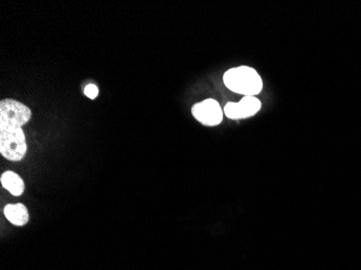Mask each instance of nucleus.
Wrapping results in <instances>:
<instances>
[{
	"label": "nucleus",
	"mask_w": 361,
	"mask_h": 270,
	"mask_svg": "<svg viewBox=\"0 0 361 270\" xmlns=\"http://www.w3.org/2000/svg\"><path fill=\"white\" fill-rule=\"evenodd\" d=\"M1 184L4 188L13 196H21L25 190L23 180L18 174L12 171H7L1 176Z\"/></svg>",
	"instance_id": "obj_7"
},
{
	"label": "nucleus",
	"mask_w": 361,
	"mask_h": 270,
	"mask_svg": "<svg viewBox=\"0 0 361 270\" xmlns=\"http://www.w3.org/2000/svg\"><path fill=\"white\" fill-rule=\"evenodd\" d=\"M32 111L16 99H4L0 103V125H19L23 127L30 121Z\"/></svg>",
	"instance_id": "obj_3"
},
{
	"label": "nucleus",
	"mask_w": 361,
	"mask_h": 270,
	"mask_svg": "<svg viewBox=\"0 0 361 270\" xmlns=\"http://www.w3.org/2000/svg\"><path fill=\"white\" fill-rule=\"evenodd\" d=\"M27 152L25 134L19 125H0V153L6 159L20 161Z\"/></svg>",
	"instance_id": "obj_2"
},
{
	"label": "nucleus",
	"mask_w": 361,
	"mask_h": 270,
	"mask_svg": "<svg viewBox=\"0 0 361 270\" xmlns=\"http://www.w3.org/2000/svg\"><path fill=\"white\" fill-rule=\"evenodd\" d=\"M84 93L89 97V99H94L95 97L99 95V89H97V87L95 86V85H92V83H91V85H88V86L85 88Z\"/></svg>",
	"instance_id": "obj_8"
},
{
	"label": "nucleus",
	"mask_w": 361,
	"mask_h": 270,
	"mask_svg": "<svg viewBox=\"0 0 361 270\" xmlns=\"http://www.w3.org/2000/svg\"><path fill=\"white\" fill-rule=\"evenodd\" d=\"M192 116L204 125H220L223 121V111L216 99H207L197 103L192 109Z\"/></svg>",
	"instance_id": "obj_4"
},
{
	"label": "nucleus",
	"mask_w": 361,
	"mask_h": 270,
	"mask_svg": "<svg viewBox=\"0 0 361 270\" xmlns=\"http://www.w3.org/2000/svg\"><path fill=\"white\" fill-rule=\"evenodd\" d=\"M5 216L16 226H24L28 222L27 209L22 204H8L5 208Z\"/></svg>",
	"instance_id": "obj_6"
},
{
	"label": "nucleus",
	"mask_w": 361,
	"mask_h": 270,
	"mask_svg": "<svg viewBox=\"0 0 361 270\" xmlns=\"http://www.w3.org/2000/svg\"><path fill=\"white\" fill-rule=\"evenodd\" d=\"M261 102L255 97H245L238 103H227L224 107V113L229 119H245L252 117L261 109Z\"/></svg>",
	"instance_id": "obj_5"
},
{
	"label": "nucleus",
	"mask_w": 361,
	"mask_h": 270,
	"mask_svg": "<svg viewBox=\"0 0 361 270\" xmlns=\"http://www.w3.org/2000/svg\"><path fill=\"white\" fill-rule=\"evenodd\" d=\"M225 86L229 90L243 94L245 97H255L263 89V81L252 67L239 66L227 70L223 76Z\"/></svg>",
	"instance_id": "obj_1"
}]
</instances>
